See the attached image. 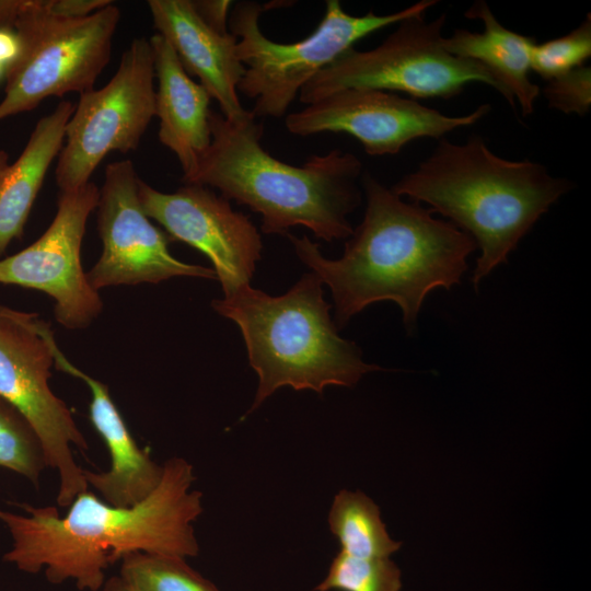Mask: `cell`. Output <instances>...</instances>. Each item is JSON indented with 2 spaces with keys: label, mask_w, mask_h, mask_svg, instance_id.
I'll use <instances>...</instances> for the list:
<instances>
[{
  "label": "cell",
  "mask_w": 591,
  "mask_h": 591,
  "mask_svg": "<svg viewBox=\"0 0 591 591\" xmlns=\"http://www.w3.org/2000/svg\"><path fill=\"white\" fill-rule=\"evenodd\" d=\"M195 479L193 465L174 456L163 464L155 490L132 507L112 506L86 489L65 515L55 506L25 502L15 503L23 514L0 509L12 538L3 560L27 573L43 570L54 584L71 580L79 590L100 591L107 567L129 553L195 557L193 523L204 511Z\"/></svg>",
  "instance_id": "6da1fadb"
},
{
  "label": "cell",
  "mask_w": 591,
  "mask_h": 591,
  "mask_svg": "<svg viewBox=\"0 0 591 591\" xmlns=\"http://www.w3.org/2000/svg\"><path fill=\"white\" fill-rule=\"evenodd\" d=\"M361 179L364 216L341 257H324L308 235H286L299 259L331 289L337 327L368 305L390 300L399 306L412 333L427 294L459 285L477 245L452 222L433 217L420 204L404 201L370 173Z\"/></svg>",
  "instance_id": "7a4b0ae2"
},
{
  "label": "cell",
  "mask_w": 591,
  "mask_h": 591,
  "mask_svg": "<svg viewBox=\"0 0 591 591\" xmlns=\"http://www.w3.org/2000/svg\"><path fill=\"white\" fill-rule=\"evenodd\" d=\"M211 143L184 184L215 188L262 216L265 234L309 229L325 242L349 237L347 217L361 204L362 163L339 149L311 155L301 166L274 158L262 143L264 127L252 111L229 119L211 111Z\"/></svg>",
  "instance_id": "3957f363"
},
{
  "label": "cell",
  "mask_w": 591,
  "mask_h": 591,
  "mask_svg": "<svg viewBox=\"0 0 591 591\" xmlns=\"http://www.w3.org/2000/svg\"><path fill=\"white\" fill-rule=\"evenodd\" d=\"M571 187L543 164L503 159L482 136L472 135L463 143L439 139L429 157L391 190L428 205L473 237L480 250L472 277L477 288Z\"/></svg>",
  "instance_id": "277c9868"
},
{
  "label": "cell",
  "mask_w": 591,
  "mask_h": 591,
  "mask_svg": "<svg viewBox=\"0 0 591 591\" xmlns=\"http://www.w3.org/2000/svg\"><path fill=\"white\" fill-rule=\"evenodd\" d=\"M323 285L311 271L278 297L250 285L212 301L217 313L239 326L258 375L248 413L282 386L322 394L326 386L351 387L364 374L382 370L364 362L358 346L338 335Z\"/></svg>",
  "instance_id": "5b68a950"
},
{
  "label": "cell",
  "mask_w": 591,
  "mask_h": 591,
  "mask_svg": "<svg viewBox=\"0 0 591 591\" xmlns=\"http://www.w3.org/2000/svg\"><path fill=\"white\" fill-rule=\"evenodd\" d=\"M437 0H421L384 15L347 13L338 0H327L317 27L296 43L266 37L259 18L267 7L237 2L229 15V31L237 38L236 54L245 67L237 91L255 100V117L281 118L302 88L361 38L403 20L426 13Z\"/></svg>",
  "instance_id": "8992f818"
},
{
  "label": "cell",
  "mask_w": 591,
  "mask_h": 591,
  "mask_svg": "<svg viewBox=\"0 0 591 591\" xmlns=\"http://www.w3.org/2000/svg\"><path fill=\"white\" fill-rule=\"evenodd\" d=\"M447 14L426 21V13L398 23L379 46L350 48L318 72L299 93L305 105L346 89L404 92L413 99L450 100L471 83H484L501 96L495 78L476 61L449 54L442 44Z\"/></svg>",
  "instance_id": "52a82bcc"
},
{
  "label": "cell",
  "mask_w": 591,
  "mask_h": 591,
  "mask_svg": "<svg viewBox=\"0 0 591 591\" xmlns=\"http://www.w3.org/2000/svg\"><path fill=\"white\" fill-rule=\"evenodd\" d=\"M119 20L113 2L86 18L67 20L48 14L42 0H25L13 23L21 53L5 72L0 120L33 111L47 97L94 89L111 60Z\"/></svg>",
  "instance_id": "ba28073f"
},
{
  "label": "cell",
  "mask_w": 591,
  "mask_h": 591,
  "mask_svg": "<svg viewBox=\"0 0 591 591\" xmlns=\"http://www.w3.org/2000/svg\"><path fill=\"white\" fill-rule=\"evenodd\" d=\"M54 333L37 313L0 304V397L18 409L42 442L47 466L57 471V505L69 507L89 489L73 448L89 450L68 405L50 387Z\"/></svg>",
  "instance_id": "9c48e42d"
},
{
  "label": "cell",
  "mask_w": 591,
  "mask_h": 591,
  "mask_svg": "<svg viewBox=\"0 0 591 591\" xmlns=\"http://www.w3.org/2000/svg\"><path fill=\"white\" fill-rule=\"evenodd\" d=\"M154 65L149 38L137 37L124 51L113 78L80 94L67 123L55 178L61 192L88 184L113 151L135 150L155 116Z\"/></svg>",
  "instance_id": "30bf717a"
},
{
  "label": "cell",
  "mask_w": 591,
  "mask_h": 591,
  "mask_svg": "<svg viewBox=\"0 0 591 591\" xmlns=\"http://www.w3.org/2000/svg\"><path fill=\"white\" fill-rule=\"evenodd\" d=\"M140 177L130 160L105 169L97 201V228L103 250L86 271L90 285L100 292L108 287L159 283L174 277L215 279L213 269L175 258L170 236L155 227L142 209Z\"/></svg>",
  "instance_id": "8fae6325"
},
{
  "label": "cell",
  "mask_w": 591,
  "mask_h": 591,
  "mask_svg": "<svg viewBox=\"0 0 591 591\" xmlns=\"http://www.w3.org/2000/svg\"><path fill=\"white\" fill-rule=\"evenodd\" d=\"M99 196L93 182L61 192L47 230L27 247L0 258V283L51 297L55 318L68 329L89 327L103 310L100 292L90 285L81 264L86 221Z\"/></svg>",
  "instance_id": "7c38bea8"
},
{
  "label": "cell",
  "mask_w": 591,
  "mask_h": 591,
  "mask_svg": "<svg viewBox=\"0 0 591 591\" xmlns=\"http://www.w3.org/2000/svg\"><path fill=\"white\" fill-rule=\"evenodd\" d=\"M490 112L482 104L473 112L449 116L413 97L375 89L334 92L286 116V129L299 137L321 132H344L356 138L372 157L397 154L419 138L441 139L468 127Z\"/></svg>",
  "instance_id": "4fadbf2b"
},
{
  "label": "cell",
  "mask_w": 591,
  "mask_h": 591,
  "mask_svg": "<svg viewBox=\"0 0 591 591\" xmlns=\"http://www.w3.org/2000/svg\"><path fill=\"white\" fill-rule=\"evenodd\" d=\"M138 193L146 215L172 241L186 243L210 259L224 298L251 285L262 256V237L230 200L200 185L185 184L174 193H163L141 178Z\"/></svg>",
  "instance_id": "5bb4252c"
},
{
  "label": "cell",
  "mask_w": 591,
  "mask_h": 591,
  "mask_svg": "<svg viewBox=\"0 0 591 591\" xmlns=\"http://www.w3.org/2000/svg\"><path fill=\"white\" fill-rule=\"evenodd\" d=\"M148 7L158 34L174 49L188 74L215 99L221 115L236 119L246 114L237 86L245 67L236 54L237 38L219 33L206 24L192 0H149Z\"/></svg>",
  "instance_id": "9a60e30c"
},
{
  "label": "cell",
  "mask_w": 591,
  "mask_h": 591,
  "mask_svg": "<svg viewBox=\"0 0 591 591\" xmlns=\"http://www.w3.org/2000/svg\"><path fill=\"white\" fill-rule=\"evenodd\" d=\"M53 354L58 370L83 381L89 387L90 421L109 454L107 471L83 468L89 488L95 489L101 499L115 507H132L141 502L159 486L163 476V464H158L147 449L138 445L116 407L108 386L71 363L56 339L53 341Z\"/></svg>",
  "instance_id": "2e32d148"
},
{
  "label": "cell",
  "mask_w": 591,
  "mask_h": 591,
  "mask_svg": "<svg viewBox=\"0 0 591 591\" xmlns=\"http://www.w3.org/2000/svg\"><path fill=\"white\" fill-rule=\"evenodd\" d=\"M149 42L158 79L155 116L160 121L159 140L176 155L183 175H186L211 143V97L185 71L164 37L157 33Z\"/></svg>",
  "instance_id": "e0dca14e"
},
{
  "label": "cell",
  "mask_w": 591,
  "mask_h": 591,
  "mask_svg": "<svg viewBox=\"0 0 591 591\" xmlns=\"http://www.w3.org/2000/svg\"><path fill=\"white\" fill-rule=\"evenodd\" d=\"M464 15L480 20L484 31L455 30L443 37L444 49L455 57L482 65L498 82L508 104L515 108L518 103L524 117L531 115L541 94L540 86L529 77L535 38L505 27L484 0L475 1Z\"/></svg>",
  "instance_id": "ac0fdd59"
},
{
  "label": "cell",
  "mask_w": 591,
  "mask_h": 591,
  "mask_svg": "<svg viewBox=\"0 0 591 591\" xmlns=\"http://www.w3.org/2000/svg\"><path fill=\"white\" fill-rule=\"evenodd\" d=\"M76 105L61 101L35 125L19 158L0 174V258L20 239L53 161L65 140Z\"/></svg>",
  "instance_id": "d6986e66"
},
{
  "label": "cell",
  "mask_w": 591,
  "mask_h": 591,
  "mask_svg": "<svg viewBox=\"0 0 591 591\" xmlns=\"http://www.w3.org/2000/svg\"><path fill=\"white\" fill-rule=\"evenodd\" d=\"M328 526L340 551L361 558H387L402 543L392 540L380 509L361 491L341 489L328 512Z\"/></svg>",
  "instance_id": "ffe728a7"
},
{
  "label": "cell",
  "mask_w": 591,
  "mask_h": 591,
  "mask_svg": "<svg viewBox=\"0 0 591 591\" xmlns=\"http://www.w3.org/2000/svg\"><path fill=\"white\" fill-rule=\"evenodd\" d=\"M119 576L140 591H220L177 556L129 553L121 558Z\"/></svg>",
  "instance_id": "44dd1931"
},
{
  "label": "cell",
  "mask_w": 591,
  "mask_h": 591,
  "mask_svg": "<svg viewBox=\"0 0 591 591\" xmlns=\"http://www.w3.org/2000/svg\"><path fill=\"white\" fill-rule=\"evenodd\" d=\"M0 467L10 470L39 488L48 467L40 440L25 417L0 397Z\"/></svg>",
  "instance_id": "7402d4cb"
},
{
  "label": "cell",
  "mask_w": 591,
  "mask_h": 591,
  "mask_svg": "<svg viewBox=\"0 0 591 591\" xmlns=\"http://www.w3.org/2000/svg\"><path fill=\"white\" fill-rule=\"evenodd\" d=\"M402 573L387 558H361L344 552L332 560L315 591H401Z\"/></svg>",
  "instance_id": "603a6c76"
},
{
  "label": "cell",
  "mask_w": 591,
  "mask_h": 591,
  "mask_svg": "<svg viewBox=\"0 0 591 591\" xmlns=\"http://www.w3.org/2000/svg\"><path fill=\"white\" fill-rule=\"evenodd\" d=\"M591 56V14L581 24L557 38L537 44L531 49V70L549 81L584 66Z\"/></svg>",
  "instance_id": "cb8c5ba5"
},
{
  "label": "cell",
  "mask_w": 591,
  "mask_h": 591,
  "mask_svg": "<svg viewBox=\"0 0 591 591\" xmlns=\"http://www.w3.org/2000/svg\"><path fill=\"white\" fill-rule=\"evenodd\" d=\"M543 95L548 107L584 116L591 107V68L581 66L547 81Z\"/></svg>",
  "instance_id": "d4e9b609"
},
{
  "label": "cell",
  "mask_w": 591,
  "mask_h": 591,
  "mask_svg": "<svg viewBox=\"0 0 591 591\" xmlns=\"http://www.w3.org/2000/svg\"><path fill=\"white\" fill-rule=\"evenodd\" d=\"M111 3L109 0H42L48 14L67 20L86 18Z\"/></svg>",
  "instance_id": "484cf974"
},
{
  "label": "cell",
  "mask_w": 591,
  "mask_h": 591,
  "mask_svg": "<svg viewBox=\"0 0 591 591\" xmlns=\"http://www.w3.org/2000/svg\"><path fill=\"white\" fill-rule=\"evenodd\" d=\"M193 5L201 18L211 28L219 33H229V12L232 1L229 0H195Z\"/></svg>",
  "instance_id": "4316f807"
},
{
  "label": "cell",
  "mask_w": 591,
  "mask_h": 591,
  "mask_svg": "<svg viewBox=\"0 0 591 591\" xmlns=\"http://www.w3.org/2000/svg\"><path fill=\"white\" fill-rule=\"evenodd\" d=\"M21 40L13 25H0V63L8 70L19 58Z\"/></svg>",
  "instance_id": "83f0119b"
},
{
  "label": "cell",
  "mask_w": 591,
  "mask_h": 591,
  "mask_svg": "<svg viewBox=\"0 0 591 591\" xmlns=\"http://www.w3.org/2000/svg\"><path fill=\"white\" fill-rule=\"evenodd\" d=\"M25 0H0V25H13Z\"/></svg>",
  "instance_id": "f1b7e54d"
},
{
  "label": "cell",
  "mask_w": 591,
  "mask_h": 591,
  "mask_svg": "<svg viewBox=\"0 0 591 591\" xmlns=\"http://www.w3.org/2000/svg\"><path fill=\"white\" fill-rule=\"evenodd\" d=\"M100 591H140L131 583L126 581L123 577L113 576L104 582Z\"/></svg>",
  "instance_id": "f546056e"
},
{
  "label": "cell",
  "mask_w": 591,
  "mask_h": 591,
  "mask_svg": "<svg viewBox=\"0 0 591 591\" xmlns=\"http://www.w3.org/2000/svg\"><path fill=\"white\" fill-rule=\"evenodd\" d=\"M9 165V155L5 151L0 150V174L8 167Z\"/></svg>",
  "instance_id": "4dcf8cb0"
},
{
  "label": "cell",
  "mask_w": 591,
  "mask_h": 591,
  "mask_svg": "<svg viewBox=\"0 0 591 591\" xmlns=\"http://www.w3.org/2000/svg\"><path fill=\"white\" fill-rule=\"evenodd\" d=\"M5 72H7V70H5L4 66H2V65L0 63V81H1L3 78H5Z\"/></svg>",
  "instance_id": "1f68e13d"
}]
</instances>
